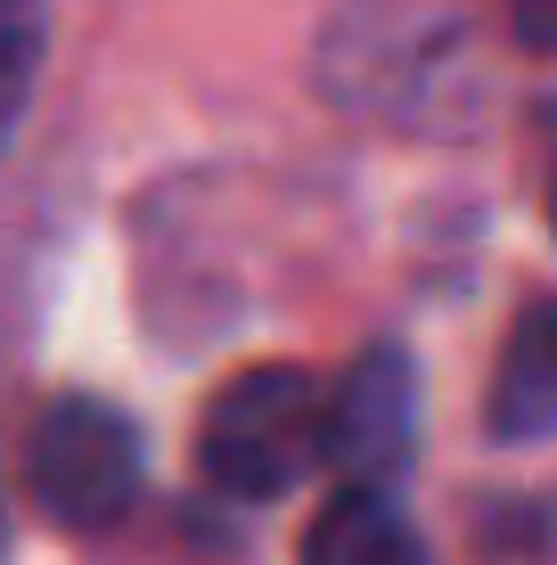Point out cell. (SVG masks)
<instances>
[{
	"instance_id": "6da1fadb",
	"label": "cell",
	"mask_w": 557,
	"mask_h": 565,
	"mask_svg": "<svg viewBox=\"0 0 557 565\" xmlns=\"http://www.w3.org/2000/svg\"><path fill=\"white\" fill-rule=\"evenodd\" d=\"M329 451V394L303 369H246L214 394L197 426V459L229 500H279Z\"/></svg>"
},
{
	"instance_id": "7a4b0ae2",
	"label": "cell",
	"mask_w": 557,
	"mask_h": 565,
	"mask_svg": "<svg viewBox=\"0 0 557 565\" xmlns=\"http://www.w3.org/2000/svg\"><path fill=\"white\" fill-rule=\"evenodd\" d=\"M25 483L57 524H83V533L115 524L140 492V435L124 411H107L90 394L50 402L25 435Z\"/></svg>"
},
{
	"instance_id": "3957f363",
	"label": "cell",
	"mask_w": 557,
	"mask_h": 565,
	"mask_svg": "<svg viewBox=\"0 0 557 565\" xmlns=\"http://www.w3.org/2000/svg\"><path fill=\"white\" fill-rule=\"evenodd\" d=\"M410 361L401 353H361L353 369L336 377L329 394V451L344 483L361 492H386V476L410 459Z\"/></svg>"
},
{
	"instance_id": "277c9868",
	"label": "cell",
	"mask_w": 557,
	"mask_h": 565,
	"mask_svg": "<svg viewBox=\"0 0 557 565\" xmlns=\"http://www.w3.org/2000/svg\"><path fill=\"white\" fill-rule=\"evenodd\" d=\"M303 565H427V550H418L410 516L386 492L344 483L329 509L312 516V533H303Z\"/></svg>"
},
{
	"instance_id": "5b68a950",
	"label": "cell",
	"mask_w": 557,
	"mask_h": 565,
	"mask_svg": "<svg viewBox=\"0 0 557 565\" xmlns=\"http://www.w3.org/2000/svg\"><path fill=\"white\" fill-rule=\"evenodd\" d=\"M492 426L501 435H557V303L525 311L492 369Z\"/></svg>"
},
{
	"instance_id": "8992f818",
	"label": "cell",
	"mask_w": 557,
	"mask_h": 565,
	"mask_svg": "<svg viewBox=\"0 0 557 565\" xmlns=\"http://www.w3.org/2000/svg\"><path fill=\"white\" fill-rule=\"evenodd\" d=\"M42 50H50L42 9H33V0H0V148L25 124V99H33V83H42Z\"/></svg>"
},
{
	"instance_id": "52a82bcc",
	"label": "cell",
	"mask_w": 557,
	"mask_h": 565,
	"mask_svg": "<svg viewBox=\"0 0 557 565\" xmlns=\"http://www.w3.org/2000/svg\"><path fill=\"white\" fill-rule=\"evenodd\" d=\"M508 9V33L525 50H557V0H501Z\"/></svg>"
},
{
	"instance_id": "ba28073f",
	"label": "cell",
	"mask_w": 557,
	"mask_h": 565,
	"mask_svg": "<svg viewBox=\"0 0 557 565\" xmlns=\"http://www.w3.org/2000/svg\"><path fill=\"white\" fill-rule=\"evenodd\" d=\"M549 222H557V189H549Z\"/></svg>"
}]
</instances>
